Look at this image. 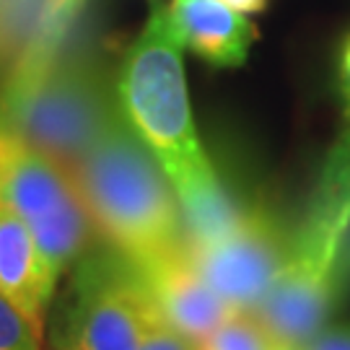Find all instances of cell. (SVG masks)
Wrapping results in <instances>:
<instances>
[{"label":"cell","mask_w":350,"mask_h":350,"mask_svg":"<svg viewBox=\"0 0 350 350\" xmlns=\"http://www.w3.org/2000/svg\"><path fill=\"white\" fill-rule=\"evenodd\" d=\"M117 107L172 182L187 237L211 234L239 208L226 200L218 174L202 148L189 104L185 47L166 18L161 0L130 44L117 75Z\"/></svg>","instance_id":"1"},{"label":"cell","mask_w":350,"mask_h":350,"mask_svg":"<svg viewBox=\"0 0 350 350\" xmlns=\"http://www.w3.org/2000/svg\"><path fill=\"white\" fill-rule=\"evenodd\" d=\"M68 176L94 228L133 262L185 244V213L174 187L125 120L114 122Z\"/></svg>","instance_id":"2"},{"label":"cell","mask_w":350,"mask_h":350,"mask_svg":"<svg viewBox=\"0 0 350 350\" xmlns=\"http://www.w3.org/2000/svg\"><path fill=\"white\" fill-rule=\"evenodd\" d=\"M120 120L117 94L112 99L99 75L83 65L57 63L50 39H42L16 70L0 107V122L65 172Z\"/></svg>","instance_id":"3"},{"label":"cell","mask_w":350,"mask_h":350,"mask_svg":"<svg viewBox=\"0 0 350 350\" xmlns=\"http://www.w3.org/2000/svg\"><path fill=\"white\" fill-rule=\"evenodd\" d=\"M159 322L161 314L135 262L109 244L88 250L68 270L44 335L52 350H140Z\"/></svg>","instance_id":"4"},{"label":"cell","mask_w":350,"mask_h":350,"mask_svg":"<svg viewBox=\"0 0 350 350\" xmlns=\"http://www.w3.org/2000/svg\"><path fill=\"white\" fill-rule=\"evenodd\" d=\"M0 208L21 218L65 275L88 250L96 228L63 166L0 122Z\"/></svg>","instance_id":"5"},{"label":"cell","mask_w":350,"mask_h":350,"mask_svg":"<svg viewBox=\"0 0 350 350\" xmlns=\"http://www.w3.org/2000/svg\"><path fill=\"white\" fill-rule=\"evenodd\" d=\"M291 239L267 211H237L211 234L185 239L202 280L237 312H254L286 262Z\"/></svg>","instance_id":"6"},{"label":"cell","mask_w":350,"mask_h":350,"mask_svg":"<svg viewBox=\"0 0 350 350\" xmlns=\"http://www.w3.org/2000/svg\"><path fill=\"white\" fill-rule=\"evenodd\" d=\"M345 237L304 224L270 291L254 309L283 348H306L322 329L338 296V265Z\"/></svg>","instance_id":"7"},{"label":"cell","mask_w":350,"mask_h":350,"mask_svg":"<svg viewBox=\"0 0 350 350\" xmlns=\"http://www.w3.org/2000/svg\"><path fill=\"white\" fill-rule=\"evenodd\" d=\"M150 299L161 319L192 342H200L215 332L237 309L226 304L189 262L185 244L150 260L135 262Z\"/></svg>","instance_id":"8"},{"label":"cell","mask_w":350,"mask_h":350,"mask_svg":"<svg viewBox=\"0 0 350 350\" xmlns=\"http://www.w3.org/2000/svg\"><path fill=\"white\" fill-rule=\"evenodd\" d=\"M60 280L31 228L0 208V299L44 327Z\"/></svg>","instance_id":"9"},{"label":"cell","mask_w":350,"mask_h":350,"mask_svg":"<svg viewBox=\"0 0 350 350\" xmlns=\"http://www.w3.org/2000/svg\"><path fill=\"white\" fill-rule=\"evenodd\" d=\"M163 11L182 47L213 68L244 65L257 42V26L221 0H166Z\"/></svg>","instance_id":"10"},{"label":"cell","mask_w":350,"mask_h":350,"mask_svg":"<svg viewBox=\"0 0 350 350\" xmlns=\"http://www.w3.org/2000/svg\"><path fill=\"white\" fill-rule=\"evenodd\" d=\"M304 224L325 228L329 234L345 237L350 228V114L335 148L329 150L319 185L314 192L312 208Z\"/></svg>","instance_id":"11"},{"label":"cell","mask_w":350,"mask_h":350,"mask_svg":"<svg viewBox=\"0 0 350 350\" xmlns=\"http://www.w3.org/2000/svg\"><path fill=\"white\" fill-rule=\"evenodd\" d=\"M200 350H283L254 312H237L200 342Z\"/></svg>","instance_id":"12"},{"label":"cell","mask_w":350,"mask_h":350,"mask_svg":"<svg viewBox=\"0 0 350 350\" xmlns=\"http://www.w3.org/2000/svg\"><path fill=\"white\" fill-rule=\"evenodd\" d=\"M44 327L0 299V350H44Z\"/></svg>","instance_id":"13"},{"label":"cell","mask_w":350,"mask_h":350,"mask_svg":"<svg viewBox=\"0 0 350 350\" xmlns=\"http://www.w3.org/2000/svg\"><path fill=\"white\" fill-rule=\"evenodd\" d=\"M140 350H200V348H198V342L185 338L182 332H176L174 327H169L166 322H159L146 335Z\"/></svg>","instance_id":"14"},{"label":"cell","mask_w":350,"mask_h":350,"mask_svg":"<svg viewBox=\"0 0 350 350\" xmlns=\"http://www.w3.org/2000/svg\"><path fill=\"white\" fill-rule=\"evenodd\" d=\"M83 0H50V13H47V31L44 39H55L63 34V29L68 26V21L73 18L75 13L81 11Z\"/></svg>","instance_id":"15"},{"label":"cell","mask_w":350,"mask_h":350,"mask_svg":"<svg viewBox=\"0 0 350 350\" xmlns=\"http://www.w3.org/2000/svg\"><path fill=\"white\" fill-rule=\"evenodd\" d=\"M306 350H350V325H327Z\"/></svg>","instance_id":"16"},{"label":"cell","mask_w":350,"mask_h":350,"mask_svg":"<svg viewBox=\"0 0 350 350\" xmlns=\"http://www.w3.org/2000/svg\"><path fill=\"white\" fill-rule=\"evenodd\" d=\"M340 88H342V99L348 104L350 114V34L340 47Z\"/></svg>","instance_id":"17"},{"label":"cell","mask_w":350,"mask_h":350,"mask_svg":"<svg viewBox=\"0 0 350 350\" xmlns=\"http://www.w3.org/2000/svg\"><path fill=\"white\" fill-rule=\"evenodd\" d=\"M221 3L241 16H254V13H262L270 0H221Z\"/></svg>","instance_id":"18"},{"label":"cell","mask_w":350,"mask_h":350,"mask_svg":"<svg viewBox=\"0 0 350 350\" xmlns=\"http://www.w3.org/2000/svg\"><path fill=\"white\" fill-rule=\"evenodd\" d=\"M283 350H306V348H283Z\"/></svg>","instance_id":"19"}]
</instances>
